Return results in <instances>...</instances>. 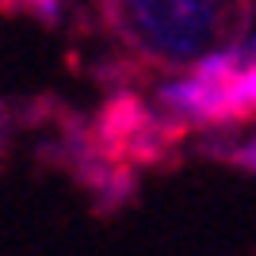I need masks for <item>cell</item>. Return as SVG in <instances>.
Here are the masks:
<instances>
[{"instance_id": "1", "label": "cell", "mask_w": 256, "mask_h": 256, "mask_svg": "<svg viewBox=\"0 0 256 256\" xmlns=\"http://www.w3.org/2000/svg\"><path fill=\"white\" fill-rule=\"evenodd\" d=\"M96 12L122 54L118 73H138V80L184 73L199 58L234 46L252 23V0H96Z\"/></svg>"}, {"instance_id": "2", "label": "cell", "mask_w": 256, "mask_h": 256, "mask_svg": "<svg viewBox=\"0 0 256 256\" xmlns=\"http://www.w3.org/2000/svg\"><path fill=\"white\" fill-rule=\"evenodd\" d=\"M88 142L100 157L126 164V168H157L172 164L188 134L168 126L164 118L153 111L150 100H142L130 88H118L107 96V104L96 111V118L84 122Z\"/></svg>"}, {"instance_id": "3", "label": "cell", "mask_w": 256, "mask_h": 256, "mask_svg": "<svg viewBox=\"0 0 256 256\" xmlns=\"http://www.w3.org/2000/svg\"><path fill=\"white\" fill-rule=\"evenodd\" d=\"M62 0H0V16L4 20H31L42 27L62 23Z\"/></svg>"}, {"instance_id": "4", "label": "cell", "mask_w": 256, "mask_h": 256, "mask_svg": "<svg viewBox=\"0 0 256 256\" xmlns=\"http://www.w3.org/2000/svg\"><path fill=\"white\" fill-rule=\"evenodd\" d=\"M206 153H214V157L230 160L234 168L252 172V176H256V130L248 134V138H241V142H218V146H206Z\"/></svg>"}]
</instances>
